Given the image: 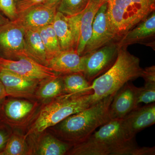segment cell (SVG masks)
<instances>
[{
  "mask_svg": "<svg viewBox=\"0 0 155 155\" xmlns=\"http://www.w3.org/2000/svg\"><path fill=\"white\" fill-rule=\"evenodd\" d=\"M61 75L65 94H88L93 93L91 89V83L89 82L83 73Z\"/></svg>",
  "mask_w": 155,
  "mask_h": 155,
  "instance_id": "7402d4cb",
  "label": "cell"
},
{
  "mask_svg": "<svg viewBox=\"0 0 155 155\" xmlns=\"http://www.w3.org/2000/svg\"><path fill=\"white\" fill-rule=\"evenodd\" d=\"M29 140L31 155H67L72 146L59 139L48 130Z\"/></svg>",
  "mask_w": 155,
  "mask_h": 155,
  "instance_id": "9a60e30c",
  "label": "cell"
},
{
  "mask_svg": "<svg viewBox=\"0 0 155 155\" xmlns=\"http://www.w3.org/2000/svg\"><path fill=\"white\" fill-rule=\"evenodd\" d=\"M64 93L62 75L40 81L35 99L41 104L48 102Z\"/></svg>",
  "mask_w": 155,
  "mask_h": 155,
  "instance_id": "44dd1931",
  "label": "cell"
},
{
  "mask_svg": "<svg viewBox=\"0 0 155 155\" xmlns=\"http://www.w3.org/2000/svg\"><path fill=\"white\" fill-rule=\"evenodd\" d=\"M115 94L106 97L85 110L72 114L46 130L72 146L82 142L97 127L111 120L109 108Z\"/></svg>",
  "mask_w": 155,
  "mask_h": 155,
  "instance_id": "7a4b0ae2",
  "label": "cell"
},
{
  "mask_svg": "<svg viewBox=\"0 0 155 155\" xmlns=\"http://www.w3.org/2000/svg\"><path fill=\"white\" fill-rule=\"evenodd\" d=\"M51 24L59 40L62 51L75 50L77 42L69 17L57 11Z\"/></svg>",
  "mask_w": 155,
  "mask_h": 155,
  "instance_id": "ac0fdd59",
  "label": "cell"
},
{
  "mask_svg": "<svg viewBox=\"0 0 155 155\" xmlns=\"http://www.w3.org/2000/svg\"><path fill=\"white\" fill-rule=\"evenodd\" d=\"M117 42H111L85 56L83 74L92 83L97 78L107 72L116 62L119 49Z\"/></svg>",
  "mask_w": 155,
  "mask_h": 155,
  "instance_id": "ba28073f",
  "label": "cell"
},
{
  "mask_svg": "<svg viewBox=\"0 0 155 155\" xmlns=\"http://www.w3.org/2000/svg\"><path fill=\"white\" fill-rule=\"evenodd\" d=\"M143 70L140 66V60L137 57L130 54L126 47L119 48L117 59L113 66L92 82L94 104L115 94L130 81L141 77Z\"/></svg>",
  "mask_w": 155,
  "mask_h": 155,
  "instance_id": "277c9868",
  "label": "cell"
},
{
  "mask_svg": "<svg viewBox=\"0 0 155 155\" xmlns=\"http://www.w3.org/2000/svg\"><path fill=\"white\" fill-rule=\"evenodd\" d=\"M90 0H61L57 11L67 17H71L80 14L84 11Z\"/></svg>",
  "mask_w": 155,
  "mask_h": 155,
  "instance_id": "d4e9b609",
  "label": "cell"
},
{
  "mask_svg": "<svg viewBox=\"0 0 155 155\" xmlns=\"http://www.w3.org/2000/svg\"><path fill=\"white\" fill-rule=\"evenodd\" d=\"M61 0H47L45 5L51 7H57Z\"/></svg>",
  "mask_w": 155,
  "mask_h": 155,
  "instance_id": "1f68e13d",
  "label": "cell"
},
{
  "mask_svg": "<svg viewBox=\"0 0 155 155\" xmlns=\"http://www.w3.org/2000/svg\"><path fill=\"white\" fill-rule=\"evenodd\" d=\"M141 77L144 79L145 84L155 85V66L146 67L143 69Z\"/></svg>",
  "mask_w": 155,
  "mask_h": 155,
  "instance_id": "f546056e",
  "label": "cell"
},
{
  "mask_svg": "<svg viewBox=\"0 0 155 155\" xmlns=\"http://www.w3.org/2000/svg\"><path fill=\"white\" fill-rule=\"evenodd\" d=\"M155 12H152L137 26L127 32L120 39L119 47H127L129 45L140 42L155 36Z\"/></svg>",
  "mask_w": 155,
  "mask_h": 155,
  "instance_id": "e0dca14e",
  "label": "cell"
},
{
  "mask_svg": "<svg viewBox=\"0 0 155 155\" xmlns=\"http://www.w3.org/2000/svg\"><path fill=\"white\" fill-rule=\"evenodd\" d=\"M107 5V2L104 3L97 11L93 23L91 36L82 55L98 49L117 39L108 19Z\"/></svg>",
  "mask_w": 155,
  "mask_h": 155,
  "instance_id": "30bf717a",
  "label": "cell"
},
{
  "mask_svg": "<svg viewBox=\"0 0 155 155\" xmlns=\"http://www.w3.org/2000/svg\"><path fill=\"white\" fill-rule=\"evenodd\" d=\"M25 48L29 58L47 66L48 57L39 29H25Z\"/></svg>",
  "mask_w": 155,
  "mask_h": 155,
  "instance_id": "ffe728a7",
  "label": "cell"
},
{
  "mask_svg": "<svg viewBox=\"0 0 155 155\" xmlns=\"http://www.w3.org/2000/svg\"><path fill=\"white\" fill-rule=\"evenodd\" d=\"M3 122H2V120H1V118H0V125H2L3 124Z\"/></svg>",
  "mask_w": 155,
  "mask_h": 155,
  "instance_id": "e575fe53",
  "label": "cell"
},
{
  "mask_svg": "<svg viewBox=\"0 0 155 155\" xmlns=\"http://www.w3.org/2000/svg\"><path fill=\"white\" fill-rule=\"evenodd\" d=\"M0 69L39 81L57 77L58 75L49 67L28 57H23L16 60L0 57Z\"/></svg>",
  "mask_w": 155,
  "mask_h": 155,
  "instance_id": "9c48e42d",
  "label": "cell"
},
{
  "mask_svg": "<svg viewBox=\"0 0 155 155\" xmlns=\"http://www.w3.org/2000/svg\"><path fill=\"white\" fill-rule=\"evenodd\" d=\"M102 5L90 1L87 7L83 11L81 19L79 40L75 49L80 55H83L87 44L91 37L95 16Z\"/></svg>",
  "mask_w": 155,
  "mask_h": 155,
  "instance_id": "d6986e66",
  "label": "cell"
},
{
  "mask_svg": "<svg viewBox=\"0 0 155 155\" xmlns=\"http://www.w3.org/2000/svg\"><path fill=\"white\" fill-rule=\"evenodd\" d=\"M0 80L8 97L35 99V96L40 81L29 79L0 69Z\"/></svg>",
  "mask_w": 155,
  "mask_h": 155,
  "instance_id": "8fae6325",
  "label": "cell"
},
{
  "mask_svg": "<svg viewBox=\"0 0 155 155\" xmlns=\"http://www.w3.org/2000/svg\"><path fill=\"white\" fill-rule=\"evenodd\" d=\"M8 97V95L2 81L0 80V103Z\"/></svg>",
  "mask_w": 155,
  "mask_h": 155,
  "instance_id": "4dcf8cb0",
  "label": "cell"
},
{
  "mask_svg": "<svg viewBox=\"0 0 155 155\" xmlns=\"http://www.w3.org/2000/svg\"><path fill=\"white\" fill-rule=\"evenodd\" d=\"M85 56L80 55L76 50L61 51L50 59L48 67L60 75L83 73Z\"/></svg>",
  "mask_w": 155,
  "mask_h": 155,
  "instance_id": "2e32d148",
  "label": "cell"
},
{
  "mask_svg": "<svg viewBox=\"0 0 155 155\" xmlns=\"http://www.w3.org/2000/svg\"><path fill=\"white\" fill-rule=\"evenodd\" d=\"M57 11V7L45 4L34 6L18 15L16 20L24 29H39L51 24Z\"/></svg>",
  "mask_w": 155,
  "mask_h": 155,
  "instance_id": "4fadbf2b",
  "label": "cell"
},
{
  "mask_svg": "<svg viewBox=\"0 0 155 155\" xmlns=\"http://www.w3.org/2000/svg\"><path fill=\"white\" fill-rule=\"evenodd\" d=\"M41 104L35 99L7 97L0 103V118L12 130L27 129Z\"/></svg>",
  "mask_w": 155,
  "mask_h": 155,
  "instance_id": "8992f818",
  "label": "cell"
},
{
  "mask_svg": "<svg viewBox=\"0 0 155 155\" xmlns=\"http://www.w3.org/2000/svg\"><path fill=\"white\" fill-rule=\"evenodd\" d=\"M19 131H13L5 148L0 153V155H31V148L27 137Z\"/></svg>",
  "mask_w": 155,
  "mask_h": 155,
  "instance_id": "603a6c76",
  "label": "cell"
},
{
  "mask_svg": "<svg viewBox=\"0 0 155 155\" xmlns=\"http://www.w3.org/2000/svg\"><path fill=\"white\" fill-rule=\"evenodd\" d=\"M24 35L25 29L15 21L1 25L0 57L12 60L28 57L25 48Z\"/></svg>",
  "mask_w": 155,
  "mask_h": 155,
  "instance_id": "52a82bcc",
  "label": "cell"
},
{
  "mask_svg": "<svg viewBox=\"0 0 155 155\" xmlns=\"http://www.w3.org/2000/svg\"><path fill=\"white\" fill-rule=\"evenodd\" d=\"M0 11L10 21H14L18 17L15 0H0Z\"/></svg>",
  "mask_w": 155,
  "mask_h": 155,
  "instance_id": "4316f807",
  "label": "cell"
},
{
  "mask_svg": "<svg viewBox=\"0 0 155 155\" xmlns=\"http://www.w3.org/2000/svg\"><path fill=\"white\" fill-rule=\"evenodd\" d=\"M90 1L98 3V4H103L104 3L107 2L110 0H90Z\"/></svg>",
  "mask_w": 155,
  "mask_h": 155,
  "instance_id": "836d02e7",
  "label": "cell"
},
{
  "mask_svg": "<svg viewBox=\"0 0 155 155\" xmlns=\"http://www.w3.org/2000/svg\"><path fill=\"white\" fill-rule=\"evenodd\" d=\"M149 147H138L125 133L122 119H111L84 141L72 146L68 155H149Z\"/></svg>",
  "mask_w": 155,
  "mask_h": 155,
  "instance_id": "6da1fadb",
  "label": "cell"
},
{
  "mask_svg": "<svg viewBox=\"0 0 155 155\" xmlns=\"http://www.w3.org/2000/svg\"><path fill=\"white\" fill-rule=\"evenodd\" d=\"M155 85L145 84L143 87H137V103L139 107L141 104H145L155 103Z\"/></svg>",
  "mask_w": 155,
  "mask_h": 155,
  "instance_id": "484cf974",
  "label": "cell"
},
{
  "mask_svg": "<svg viewBox=\"0 0 155 155\" xmlns=\"http://www.w3.org/2000/svg\"><path fill=\"white\" fill-rule=\"evenodd\" d=\"M39 32L46 51L48 63L50 59L62 51L60 43L52 24L40 28Z\"/></svg>",
  "mask_w": 155,
  "mask_h": 155,
  "instance_id": "cb8c5ba5",
  "label": "cell"
},
{
  "mask_svg": "<svg viewBox=\"0 0 155 155\" xmlns=\"http://www.w3.org/2000/svg\"><path fill=\"white\" fill-rule=\"evenodd\" d=\"M93 93L64 94L48 102L41 104L26 129L25 134L27 138L36 137L69 116L94 104Z\"/></svg>",
  "mask_w": 155,
  "mask_h": 155,
  "instance_id": "3957f363",
  "label": "cell"
},
{
  "mask_svg": "<svg viewBox=\"0 0 155 155\" xmlns=\"http://www.w3.org/2000/svg\"><path fill=\"white\" fill-rule=\"evenodd\" d=\"M47 0H15L18 15L31 8L44 4Z\"/></svg>",
  "mask_w": 155,
  "mask_h": 155,
  "instance_id": "83f0119b",
  "label": "cell"
},
{
  "mask_svg": "<svg viewBox=\"0 0 155 155\" xmlns=\"http://www.w3.org/2000/svg\"><path fill=\"white\" fill-rule=\"evenodd\" d=\"M13 131L11 127L4 123L0 125V153L5 148Z\"/></svg>",
  "mask_w": 155,
  "mask_h": 155,
  "instance_id": "f1b7e54d",
  "label": "cell"
},
{
  "mask_svg": "<svg viewBox=\"0 0 155 155\" xmlns=\"http://www.w3.org/2000/svg\"><path fill=\"white\" fill-rule=\"evenodd\" d=\"M10 21V20L9 19L4 17L0 13V26L5 24V23H7V22H9Z\"/></svg>",
  "mask_w": 155,
  "mask_h": 155,
  "instance_id": "d6a6232c",
  "label": "cell"
},
{
  "mask_svg": "<svg viewBox=\"0 0 155 155\" xmlns=\"http://www.w3.org/2000/svg\"><path fill=\"white\" fill-rule=\"evenodd\" d=\"M137 87L127 82L116 93L109 108L111 119H122L137 107Z\"/></svg>",
  "mask_w": 155,
  "mask_h": 155,
  "instance_id": "5bb4252c",
  "label": "cell"
},
{
  "mask_svg": "<svg viewBox=\"0 0 155 155\" xmlns=\"http://www.w3.org/2000/svg\"><path fill=\"white\" fill-rule=\"evenodd\" d=\"M107 3L109 22L119 39L155 9V0H110Z\"/></svg>",
  "mask_w": 155,
  "mask_h": 155,
  "instance_id": "5b68a950",
  "label": "cell"
},
{
  "mask_svg": "<svg viewBox=\"0 0 155 155\" xmlns=\"http://www.w3.org/2000/svg\"><path fill=\"white\" fill-rule=\"evenodd\" d=\"M155 123V103L139 106L122 119V126L130 139L135 138L137 134Z\"/></svg>",
  "mask_w": 155,
  "mask_h": 155,
  "instance_id": "7c38bea8",
  "label": "cell"
}]
</instances>
